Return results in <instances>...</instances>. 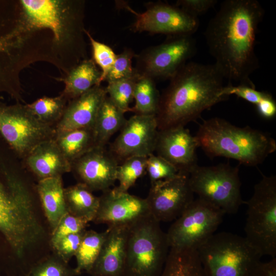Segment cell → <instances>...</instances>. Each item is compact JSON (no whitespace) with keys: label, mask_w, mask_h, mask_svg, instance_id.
<instances>
[{"label":"cell","mask_w":276,"mask_h":276,"mask_svg":"<svg viewBox=\"0 0 276 276\" xmlns=\"http://www.w3.org/2000/svg\"><path fill=\"white\" fill-rule=\"evenodd\" d=\"M264 12L256 0H225L208 23L204 35L209 52L229 84L256 87L250 77L259 67L255 47Z\"/></svg>","instance_id":"obj_1"},{"label":"cell","mask_w":276,"mask_h":276,"mask_svg":"<svg viewBox=\"0 0 276 276\" xmlns=\"http://www.w3.org/2000/svg\"><path fill=\"white\" fill-rule=\"evenodd\" d=\"M224 80L215 64L187 62L160 94L155 115L158 129L185 126L226 100L221 95Z\"/></svg>","instance_id":"obj_2"},{"label":"cell","mask_w":276,"mask_h":276,"mask_svg":"<svg viewBox=\"0 0 276 276\" xmlns=\"http://www.w3.org/2000/svg\"><path fill=\"white\" fill-rule=\"evenodd\" d=\"M84 11V1L21 0L17 2V24L24 32L42 29L52 32L54 59L58 61L59 56L64 59L66 74L88 58Z\"/></svg>","instance_id":"obj_3"},{"label":"cell","mask_w":276,"mask_h":276,"mask_svg":"<svg viewBox=\"0 0 276 276\" xmlns=\"http://www.w3.org/2000/svg\"><path fill=\"white\" fill-rule=\"evenodd\" d=\"M0 140V231L19 258L42 237L23 163Z\"/></svg>","instance_id":"obj_4"},{"label":"cell","mask_w":276,"mask_h":276,"mask_svg":"<svg viewBox=\"0 0 276 276\" xmlns=\"http://www.w3.org/2000/svg\"><path fill=\"white\" fill-rule=\"evenodd\" d=\"M195 137L198 147L210 158L225 157L247 166L262 164L276 150L275 141L269 134L218 117L204 120Z\"/></svg>","instance_id":"obj_5"},{"label":"cell","mask_w":276,"mask_h":276,"mask_svg":"<svg viewBox=\"0 0 276 276\" xmlns=\"http://www.w3.org/2000/svg\"><path fill=\"white\" fill-rule=\"evenodd\" d=\"M197 251L205 276H247L262 256L244 237L215 233Z\"/></svg>","instance_id":"obj_6"},{"label":"cell","mask_w":276,"mask_h":276,"mask_svg":"<svg viewBox=\"0 0 276 276\" xmlns=\"http://www.w3.org/2000/svg\"><path fill=\"white\" fill-rule=\"evenodd\" d=\"M170 247L166 233L151 215L129 229L124 276H159Z\"/></svg>","instance_id":"obj_7"},{"label":"cell","mask_w":276,"mask_h":276,"mask_svg":"<svg viewBox=\"0 0 276 276\" xmlns=\"http://www.w3.org/2000/svg\"><path fill=\"white\" fill-rule=\"evenodd\" d=\"M247 205L244 227L247 241L262 257H276V176L262 175Z\"/></svg>","instance_id":"obj_8"},{"label":"cell","mask_w":276,"mask_h":276,"mask_svg":"<svg viewBox=\"0 0 276 276\" xmlns=\"http://www.w3.org/2000/svg\"><path fill=\"white\" fill-rule=\"evenodd\" d=\"M239 165H197L189 174L192 191L198 198L220 209L225 214L237 213L240 205L245 203L241 194Z\"/></svg>","instance_id":"obj_9"},{"label":"cell","mask_w":276,"mask_h":276,"mask_svg":"<svg viewBox=\"0 0 276 276\" xmlns=\"http://www.w3.org/2000/svg\"><path fill=\"white\" fill-rule=\"evenodd\" d=\"M30 36L17 26L15 2L0 1V94L7 93L17 102L21 100L22 48Z\"/></svg>","instance_id":"obj_10"},{"label":"cell","mask_w":276,"mask_h":276,"mask_svg":"<svg viewBox=\"0 0 276 276\" xmlns=\"http://www.w3.org/2000/svg\"><path fill=\"white\" fill-rule=\"evenodd\" d=\"M56 133L54 126L40 122L26 105H7L0 100L1 136L20 159L41 143L54 139Z\"/></svg>","instance_id":"obj_11"},{"label":"cell","mask_w":276,"mask_h":276,"mask_svg":"<svg viewBox=\"0 0 276 276\" xmlns=\"http://www.w3.org/2000/svg\"><path fill=\"white\" fill-rule=\"evenodd\" d=\"M192 35L167 36L162 43L149 47L136 54L135 72L140 76L170 80L196 52Z\"/></svg>","instance_id":"obj_12"},{"label":"cell","mask_w":276,"mask_h":276,"mask_svg":"<svg viewBox=\"0 0 276 276\" xmlns=\"http://www.w3.org/2000/svg\"><path fill=\"white\" fill-rule=\"evenodd\" d=\"M225 213L198 198L190 204L166 233L170 248H197L215 233Z\"/></svg>","instance_id":"obj_13"},{"label":"cell","mask_w":276,"mask_h":276,"mask_svg":"<svg viewBox=\"0 0 276 276\" xmlns=\"http://www.w3.org/2000/svg\"><path fill=\"white\" fill-rule=\"evenodd\" d=\"M115 4L117 8L125 10L135 16V20L129 27L134 33L147 32L167 36L192 35L199 27L198 18L167 3H147L146 10L142 13L135 11L125 1H116Z\"/></svg>","instance_id":"obj_14"},{"label":"cell","mask_w":276,"mask_h":276,"mask_svg":"<svg viewBox=\"0 0 276 276\" xmlns=\"http://www.w3.org/2000/svg\"><path fill=\"white\" fill-rule=\"evenodd\" d=\"M189 175L178 173L175 176L151 183L145 198L150 214L158 222L177 219L194 200Z\"/></svg>","instance_id":"obj_15"},{"label":"cell","mask_w":276,"mask_h":276,"mask_svg":"<svg viewBox=\"0 0 276 276\" xmlns=\"http://www.w3.org/2000/svg\"><path fill=\"white\" fill-rule=\"evenodd\" d=\"M120 131L109 149L120 164L131 156L148 157L154 153L158 131L155 116L134 114Z\"/></svg>","instance_id":"obj_16"},{"label":"cell","mask_w":276,"mask_h":276,"mask_svg":"<svg viewBox=\"0 0 276 276\" xmlns=\"http://www.w3.org/2000/svg\"><path fill=\"white\" fill-rule=\"evenodd\" d=\"M145 198L118 190L116 187L102 192L93 222L108 227H130L150 215Z\"/></svg>","instance_id":"obj_17"},{"label":"cell","mask_w":276,"mask_h":276,"mask_svg":"<svg viewBox=\"0 0 276 276\" xmlns=\"http://www.w3.org/2000/svg\"><path fill=\"white\" fill-rule=\"evenodd\" d=\"M119 165L106 147H95L71 164V172L92 192H103L114 186Z\"/></svg>","instance_id":"obj_18"},{"label":"cell","mask_w":276,"mask_h":276,"mask_svg":"<svg viewBox=\"0 0 276 276\" xmlns=\"http://www.w3.org/2000/svg\"><path fill=\"white\" fill-rule=\"evenodd\" d=\"M197 141L185 126L158 130L155 146L156 155L173 165L179 173L189 174L197 165Z\"/></svg>","instance_id":"obj_19"},{"label":"cell","mask_w":276,"mask_h":276,"mask_svg":"<svg viewBox=\"0 0 276 276\" xmlns=\"http://www.w3.org/2000/svg\"><path fill=\"white\" fill-rule=\"evenodd\" d=\"M107 96L106 87L100 84L68 101L61 119L55 126L56 131L93 128L100 107Z\"/></svg>","instance_id":"obj_20"},{"label":"cell","mask_w":276,"mask_h":276,"mask_svg":"<svg viewBox=\"0 0 276 276\" xmlns=\"http://www.w3.org/2000/svg\"><path fill=\"white\" fill-rule=\"evenodd\" d=\"M130 227H108L100 254L88 274L91 276H124Z\"/></svg>","instance_id":"obj_21"},{"label":"cell","mask_w":276,"mask_h":276,"mask_svg":"<svg viewBox=\"0 0 276 276\" xmlns=\"http://www.w3.org/2000/svg\"><path fill=\"white\" fill-rule=\"evenodd\" d=\"M22 160L25 168L38 180L62 176L71 171V163L60 150L54 139L38 145Z\"/></svg>","instance_id":"obj_22"},{"label":"cell","mask_w":276,"mask_h":276,"mask_svg":"<svg viewBox=\"0 0 276 276\" xmlns=\"http://www.w3.org/2000/svg\"><path fill=\"white\" fill-rule=\"evenodd\" d=\"M102 72L92 58L86 59L71 68L64 78L59 79L65 84L60 94L70 101L101 84Z\"/></svg>","instance_id":"obj_23"},{"label":"cell","mask_w":276,"mask_h":276,"mask_svg":"<svg viewBox=\"0 0 276 276\" xmlns=\"http://www.w3.org/2000/svg\"><path fill=\"white\" fill-rule=\"evenodd\" d=\"M64 189L62 176L39 180L36 185L37 192L52 232L67 213Z\"/></svg>","instance_id":"obj_24"},{"label":"cell","mask_w":276,"mask_h":276,"mask_svg":"<svg viewBox=\"0 0 276 276\" xmlns=\"http://www.w3.org/2000/svg\"><path fill=\"white\" fill-rule=\"evenodd\" d=\"M124 113L107 96L93 126L96 147H106L111 136L121 130L127 120Z\"/></svg>","instance_id":"obj_25"},{"label":"cell","mask_w":276,"mask_h":276,"mask_svg":"<svg viewBox=\"0 0 276 276\" xmlns=\"http://www.w3.org/2000/svg\"><path fill=\"white\" fill-rule=\"evenodd\" d=\"M54 139L71 164L96 147L93 128L56 132Z\"/></svg>","instance_id":"obj_26"},{"label":"cell","mask_w":276,"mask_h":276,"mask_svg":"<svg viewBox=\"0 0 276 276\" xmlns=\"http://www.w3.org/2000/svg\"><path fill=\"white\" fill-rule=\"evenodd\" d=\"M67 212L88 222L94 220L99 205V197L85 185L78 182L64 189Z\"/></svg>","instance_id":"obj_27"},{"label":"cell","mask_w":276,"mask_h":276,"mask_svg":"<svg viewBox=\"0 0 276 276\" xmlns=\"http://www.w3.org/2000/svg\"><path fill=\"white\" fill-rule=\"evenodd\" d=\"M159 276H205L194 248H170Z\"/></svg>","instance_id":"obj_28"},{"label":"cell","mask_w":276,"mask_h":276,"mask_svg":"<svg viewBox=\"0 0 276 276\" xmlns=\"http://www.w3.org/2000/svg\"><path fill=\"white\" fill-rule=\"evenodd\" d=\"M160 94L155 80L145 76L138 78L134 87L135 104L131 111L136 114L154 115L158 110Z\"/></svg>","instance_id":"obj_29"},{"label":"cell","mask_w":276,"mask_h":276,"mask_svg":"<svg viewBox=\"0 0 276 276\" xmlns=\"http://www.w3.org/2000/svg\"><path fill=\"white\" fill-rule=\"evenodd\" d=\"M107 234V230L103 232L85 231L75 256L77 261L75 269L79 274L83 271L88 273L91 269L98 257Z\"/></svg>","instance_id":"obj_30"},{"label":"cell","mask_w":276,"mask_h":276,"mask_svg":"<svg viewBox=\"0 0 276 276\" xmlns=\"http://www.w3.org/2000/svg\"><path fill=\"white\" fill-rule=\"evenodd\" d=\"M67 103V100L60 94L55 97H41L26 106L40 122L55 127L61 119Z\"/></svg>","instance_id":"obj_31"},{"label":"cell","mask_w":276,"mask_h":276,"mask_svg":"<svg viewBox=\"0 0 276 276\" xmlns=\"http://www.w3.org/2000/svg\"><path fill=\"white\" fill-rule=\"evenodd\" d=\"M147 157L135 156L125 159L119 165L117 173L119 185L116 188L122 192H128L138 178L146 172Z\"/></svg>","instance_id":"obj_32"},{"label":"cell","mask_w":276,"mask_h":276,"mask_svg":"<svg viewBox=\"0 0 276 276\" xmlns=\"http://www.w3.org/2000/svg\"><path fill=\"white\" fill-rule=\"evenodd\" d=\"M139 75L112 82L105 87L107 96L124 113L131 111L129 105L133 100L134 90Z\"/></svg>","instance_id":"obj_33"},{"label":"cell","mask_w":276,"mask_h":276,"mask_svg":"<svg viewBox=\"0 0 276 276\" xmlns=\"http://www.w3.org/2000/svg\"><path fill=\"white\" fill-rule=\"evenodd\" d=\"M79 275L75 268L71 267L56 255L44 258L35 263L27 276H76Z\"/></svg>","instance_id":"obj_34"},{"label":"cell","mask_w":276,"mask_h":276,"mask_svg":"<svg viewBox=\"0 0 276 276\" xmlns=\"http://www.w3.org/2000/svg\"><path fill=\"white\" fill-rule=\"evenodd\" d=\"M135 55L132 49L125 48L122 53L117 55L115 61L104 81L108 83L137 75L132 65V60Z\"/></svg>","instance_id":"obj_35"},{"label":"cell","mask_w":276,"mask_h":276,"mask_svg":"<svg viewBox=\"0 0 276 276\" xmlns=\"http://www.w3.org/2000/svg\"><path fill=\"white\" fill-rule=\"evenodd\" d=\"M85 34L88 38L91 46L92 59L101 69L102 72L101 82H102L104 81L106 75L111 68L117 54L109 46L96 40L86 29Z\"/></svg>","instance_id":"obj_36"},{"label":"cell","mask_w":276,"mask_h":276,"mask_svg":"<svg viewBox=\"0 0 276 276\" xmlns=\"http://www.w3.org/2000/svg\"><path fill=\"white\" fill-rule=\"evenodd\" d=\"M146 171L151 183L172 178L179 173L173 165L154 153L147 158Z\"/></svg>","instance_id":"obj_37"},{"label":"cell","mask_w":276,"mask_h":276,"mask_svg":"<svg viewBox=\"0 0 276 276\" xmlns=\"http://www.w3.org/2000/svg\"><path fill=\"white\" fill-rule=\"evenodd\" d=\"M88 223L87 220L67 212L61 218L56 228L52 232L51 239L52 246L60 239L67 235L85 231Z\"/></svg>","instance_id":"obj_38"},{"label":"cell","mask_w":276,"mask_h":276,"mask_svg":"<svg viewBox=\"0 0 276 276\" xmlns=\"http://www.w3.org/2000/svg\"><path fill=\"white\" fill-rule=\"evenodd\" d=\"M269 93L257 90L256 87L246 85H235L228 83L223 87L221 95L228 97L230 95H234L256 106Z\"/></svg>","instance_id":"obj_39"},{"label":"cell","mask_w":276,"mask_h":276,"mask_svg":"<svg viewBox=\"0 0 276 276\" xmlns=\"http://www.w3.org/2000/svg\"><path fill=\"white\" fill-rule=\"evenodd\" d=\"M85 231L67 235L60 239L53 246L56 255L68 263L70 259L75 256Z\"/></svg>","instance_id":"obj_40"},{"label":"cell","mask_w":276,"mask_h":276,"mask_svg":"<svg viewBox=\"0 0 276 276\" xmlns=\"http://www.w3.org/2000/svg\"><path fill=\"white\" fill-rule=\"evenodd\" d=\"M217 2L216 0H178L175 6L191 16L198 18L213 8Z\"/></svg>","instance_id":"obj_41"},{"label":"cell","mask_w":276,"mask_h":276,"mask_svg":"<svg viewBox=\"0 0 276 276\" xmlns=\"http://www.w3.org/2000/svg\"><path fill=\"white\" fill-rule=\"evenodd\" d=\"M256 106L259 115L265 119H272L276 115V102L270 93Z\"/></svg>","instance_id":"obj_42"},{"label":"cell","mask_w":276,"mask_h":276,"mask_svg":"<svg viewBox=\"0 0 276 276\" xmlns=\"http://www.w3.org/2000/svg\"><path fill=\"white\" fill-rule=\"evenodd\" d=\"M247 276H276V258L266 262H258Z\"/></svg>","instance_id":"obj_43"}]
</instances>
